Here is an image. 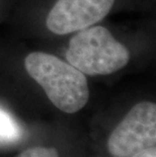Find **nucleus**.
Segmentation results:
<instances>
[{
    "label": "nucleus",
    "instance_id": "nucleus-1",
    "mask_svg": "<svg viewBox=\"0 0 156 157\" xmlns=\"http://www.w3.org/2000/svg\"><path fill=\"white\" fill-rule=\"evenodd\" d=\"M25 68L60 111L74 113L86 105L89 98L86 75L67 61L50 53L36 51L25 58Z\"/></svg>",
    "mask_w": 156,
    "mask_h": 157
},
{
    "label": "nucleus",
    "instance_id": "nucleus-2",
    "mask_svg": "<svg viewBox=\"0 0 156 157\" xmlns=\"http://www.w3.org/2000/svg\"><path fill=\"white\" fill-rule=\"evenodd\" d=\"M65 58L84 75L101 76L112 74L126 67L131 54L109 29L94 25L74 33Z\"/></svg>",
    "mask_w": 156,
    "mask_h": 157
},
{
    "label": "nucleus",
    "instance_id": "nucleus-3",
    "mask_svg": "<svg viewBox=\"0 0 156 157\" xmlns=\"http://www.w3.org/2000/svg\"><path fill=\"white\" fill-rule=\"evenodd\" d=\"M156 143V105L141 101L135 105L111 133L108 141L112 157H131Z\"/></svg>",
    "mask_w": 156,
    "mask_h": 157
},
{
    "label": "nucleus",
    "instance_id": "nucleus-4",
    "mask_svg": "<svg viewBox=\"0 0 156 157\" xmlns=\"http://www.w3.org/2000/svg\"><path fill=\"white\" fill-rule=\"evenodd\" d=\"M116 0H57L46 18L52 34H74L96 25L114 7Z\"/></svg>",
    "mask_w": 156,
    "mask_h": 157
},
{
    "label": "nucleus",
    "instance_id": "nucleus-5",
    "mask_svg": "<svg viewBox=\"0 0 156 157\" xmlns=\"http://www.w3.org/2000/svg\"><path fill=\"white\" fill-rule=\"evenodd\" d=\"M22 129L10 113L0 106V144H12L22 138Z\"/></svg>",
    "mask_w": 156,
    "mask_h": 157
},
{
    "label": "nucleus",
    "instance_id": "nucleus-6",
    "mask_svg": "<svg viewBox=\"0 0 156 157\" xmlns=\"http://www.w3.org/2000/svg\"><path fill=\"white\" fill-rule=\"evenodd\" d=\"M17 157H59V153L55 148L32 147V148L25 150Z\"/></svg>",
    "mask_w": 156,
    "mask_h": 157
},
{
    "label": "nucleus",
    "instance_id": "nucleus-7",
    "mask_svg": "<svg viewBox=\"0 0 156 157\" xmlns=\"http://www.w3.org/2000/svg\"><path fill=\"white\" fill-rule=\"evenodd\" d=\"M131 157H156V148L154 147H150L145 150L136 153V154L132 155Z\"/></svg>",
    "mask_w": 156,
    "mask_h": 157
}]
</instances>
